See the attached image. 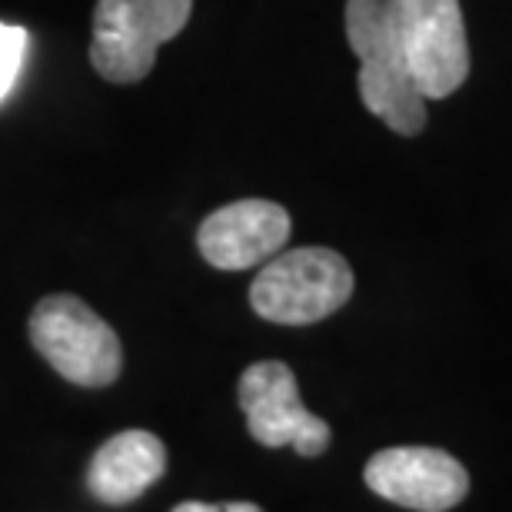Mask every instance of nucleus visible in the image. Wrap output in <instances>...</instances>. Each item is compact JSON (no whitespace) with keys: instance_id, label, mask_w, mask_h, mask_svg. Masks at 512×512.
Listing matches in <instances>:
<instances>
[{"instance_id":"nucleus-1","label":"nucleus","mask_w":512,"mask_h":512,"mask_svg":"<svg viewBox=\"0 0 512 512\" xmlns=\"http://www.w3.org/2000/svg\"><path fill=\"white\" fill-rule=\"evenodd\" d=\"M346 40L360 57V97L399 137L426 127V97L409 70L396 0H346Z\"/></svg>"},{"instance_id":"nucleus-2","label":"nucleus","mask_w":512,"mask_h":512,"mask_svg":"<svg viewBox=\"0 0 512 512\" xmlns=\"http://www.w3.org/2000/svg\"><path fill=\"white\" fill-rule=\"evenodd\" d=\"M350 296V263L326 247H300L270 256L250 286V306L256 316L280 326L320 323Z\"/></svg>"},{"instance_id":"nucleus-3","label":"nucleus","mask_w":512,"mask_h":512,"mask_svg":"<svg viewBox=\"0 0 512 512\" xmlns=\"http://www.w3.org/2000/svg\"><path fill=\"white\" fill-rule=\"evenodd\" d=\"M193 0H97L90 64L110 84H140L157 50L180 34Z\"/></svg>"},{"instance_id":"nucleus-4","label":"nucleus","mask_w":512,"mask_h":512,"mask_svg":"<svg viewBox=\"0 0 512 512\" xmlns=\"http://www.w3.org/2000/svg\"><path fill=\"white\" fill-rule=\"evenodd\" d=\"M30 343L77 386H110L124 366L117 333L84 300L70 293L47 296L30 313Z\"/></svg>"},{"instance_id":"nucleus-5","label":"nucleus","mask_w":512,"mask_h":512,"mask_svg":"<svg viewBox=\"0 0 512 512\" xmlns=\"http://www.w3.org/2000/svg\"><path fill=\"white\" fill-rule=\"evenodd\" d=\"M409 70L426 100L456 94L469 77V44L459 0H396Z\"/></svg>"},{"instance_id":"nucleus-6","label":"nucleus","mask_w":512,"mask_h":512,"mask_svg":"<svg viewBox=\"0 0 512 512\" xmlns=\"http://www.w3.org/2000/svg\"><path fill=\"white\" fill-rule=\"evenodd\" d=\"M240 409L253 439L270 449L293 446L300 456H320L330 446V426L303 406L286 363H253L240 376Z\"/></svg>"},{"instance_id":"nucleus-7","label":"nucleus","mask_w":512,"mask_h":512,"mask_svg":"<svg viewBox=\"0 0 512 512\" xmlns=\"http://www.w3.org/2000/svg\"><path fill=\"white\" fill-rule=\"evenodd\" d=\"M366 486L376 496L416 512L456 509L469 493V473L456 456L433 446H393L366 463Z\"/></svg>"},{"instance_id":"nucleus-8","label":"nucleus","mask_w":512,"mask_h":512,"mask_svg":"<svg viewBox=\"0 0 512 512\" xmlns=\"http://www.w3.org/2000/svg\"><path fill=\"white\" fill-rule=\"evenodd\" d=\"M293 220L273 200H237L200 223L197 247L217 270H250L266 263L290 240Z\"/></svg>"},{"instance_id":"nucleus-9","label":"nucleus","mask_w":512,"mask_h":512,"mask_svg":"<svg viewBox=\"0 0 512 512\" xmlns=\"http://www.w3.org/2000/svg\"><path fill=\"white\" fill-rule=\"evenodd\" d=\"M167 469V449L147 429H124L97 449L87 486L100 503L127 506L140 499Z\"/></svg>"},{"instance_id":"nucleus-10","label":"nucleus","mask_w":512,"mask_h":512,"mask_svg":"<svg viewBox=\"0 0 512 512\" xmlns=\"http://www.w3.org/2000/svg\"><path fill=\"white\" fill-rule=\"evenodd\" d=\"M27 44L30 34L20 24H4L0 20V104L10 97V90L17 87L20 67L27 60Z\"/></svg>"},{"instance_id":"nucleus-11","label":"nucleus","mask_w":512,"mask_h":512,"mask_svg":"<svg viewBox=\"0 0 512 512\" xmlns=\"http://www.w3.org/2000/svg\"><path fill=\"white\" fill-rule=\"evenodd\" d=\"M173 512H223V506H207V503H180Z\"/></svg>"},{"instance_id":"nucleus-12","label":"nucleus","mask_w":512,"mask_h":512,"mask_svg":"<svg viewBox=\"0 0 512 512\" xmlns=\"http://www.w3.org/2000/svg\"><path fill=\"white\" fill-rule=\"evenodd\" d=\"M223 512H263V509L253 506V503H227V506H223Z\"/></svg>"}]
</instances>
